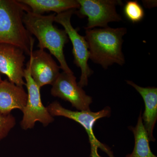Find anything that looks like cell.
Instances as JSON below:
<instances>
[{"label":"cell","instance_id":"10","mask_svg":"<svg viewBox=\"0 0 157 157\" xmlns=\"http://www.w3.org/2000/svg\"><path fill=\"white\" fill-rule=\"evenodd\" d=\"M34 43L31 46L30 54L31 76L39 87L47 84L52 85L59 75L61 69L51 55L44 50L33 51Z\"/></svg>","mask_w":157,"mask_h":157},{"label":"cell","instance_id":"1","mask_svg":"<svg viewBox=\"0 0 157 157\" xmlns=\"http://www.w3.org/2000/svg\"><path fill=\"white\" fill-rule=\"evenodd\" d=\"M55 15L56 14L43 15L29 10L25 13L23 21L29 33L38 39L39 49H48L58 61L63 72L73 74L64 54V47L69 42V39L65 30L60 29L53 25Z\"/></svg>","mask_w":157,"mask_h":157},{"label":"cell","instance_id":"7","mask_svg":"<svg viewBox=\"0 0 157 157\" xmlns=\"http://www.w3.org/2000/svg\"><path fill=\"white\" fill-rule=\"evenodd\" d=\"M80 7L75 11L78 17H88L85 30L108 27L109 22L122 21L116 11L117 6H121L120 0H77Z\"/></svg>","mask_w":157,"mask_h":157},{"label":"cell","instance_id":"15","mask_svg":"<svg viewBox=\"0 0 157 157\" xmlns=\"http://www.w3.org/2000/svg\"><path fill=\"white\" fill-rule=\"evenodd\" d=\"M124 13L127 19L133 23L140 22L144 16L143 8L136 1L127 2L124 7Z\"/></svg>","mask_w":157,"mask_h":157},{"label":"cell","instance_id":"17","mask_svg":"<svg viewBox=\"0 0 157 157\" xmlns=\"http://www.w3.org/2000/svg\"><path fill=\"white\" fill-rule=\"evenodd\" d=\"M144 5V6H146L147 8H151V7H155V2L154 1V2H152V1H143Z\"/></svg>","mask_w":157,"mask_h":157},{"label":"cell","instance_id":"6","mask_svg":"<svg viewBox=\"0 0 157 157\" xmlns=\"http://www.w3.org/2000/svg\"><path fill=\"white\" fill-rule=\"evenodd\" d=\"M24 78L27 88L28 100L22 111L23 117L21 123V128L25 130L33 128L37 121L41 123L44 126H47L54 119L48 112L47 107L42 104L40 88L31 76L30 60L27 63L26 69H24Z\"/></svg>","mask_w":157,"mask_h":157},{"label":"cell","instance_id":"14","mask_svg":"<svg viewBox=\"0 0 157 157\" xmlns=\"http://www.w3.org/2000/svg\"><path fill=\"white\" fill-rule=\"evenodd\" d=\"M129 128L134 134L135 144L132 153L127 155L126 157H157L150 147L148 135L144 126L141 112L136 127H130Z\"/></svg>","mask_w":157,"mask_h":157},{"label":"cell","instance_id":"9","mask_svg":"<svg viewBox=\"0 0 157 157\" xmlns=\"http://www.w3.org/2000/svg\"><path fill=\"white\" fill-rule=\"evenodd\" d=\"M25 52L18 46L0 43V73L17 86L25 85L24 78Z\"/></svg>","mask_w":157,"mask_h":157},{"label":"cell","instance_id":"8","mask_svg":"<svg viewBox=\"0 0 157 157\" xmlns=\"http://www.w3.org/2000/svg\"><path fill=\"white\" fill-rule=\"evenodd\" d=\"M76 79L73 74L64 72L60 73L52 84L51 94L53 97L69 101L72 107L79 111L90 110L92 98L86 94L82 88L78 85Z\"/></svg>","mask_w":157,"mask_h":157},{"label":"cell","instance_id":"12","mask_svg":"<svg viewBox=\"0 0 157 157\" xmlns=\"http://www.w3.org/2000/svg\"><path fill=\"white\" fill-rule=\"evenodd\" d=\"M127 83L135 88L143 98L145 110L142 117L144 126L148 135L149 141L155 139L153 132L157 119V88L154 87H142L132 81L127 80Z\"/></svg>","mask_w":157,"mask_h":157},{"label":"cell","instance_id":"2","mask_svg":"<svg viewBox=\"0 0 157 157\" xmlns=\"http://www.w3.org/2000/svg\"><path fill=\"white\" fill-rule=\"evenodd\" d=\"M125 28L86 30V40L88 45L90 59L101 65L104 69L114 63L124 64V56L122 51L123 37L126 34Z\"/></svg>","mask_w":157,"mask_h":157},{"label":"cell","instance_id":"4","mask_svg":"<svg viewBox=\"0 0 157 157\" xmlns=\"http://www.w3.org/2000/svg\"><path fill=\"white\" fill-rule=\"evenodd\" d=\"M48 112L52 116H63L77 122L80 124L88 135L91 146V157H102L99 155L98 149H101L109 157H114L113 153L109 147L101 143L96 138L93 131L94 125L97 120L101 118L109 117L110 115V108L107 107L97 112L90 110L73 111L66 109L58 101H55L47 107Z\"/></svg>","mask_w":157,"mask_h":157},{"label":"cell","instance_id":"3","mask_svg":"<svg viewBox=\"0 0 157 157\" xmlns=\"http://www.w3.org/2000/svg\"><path fill=\"white\" fill-rule=\"evenodd\" d=\"M29 10L18 0H0V43L16 45L30 56L35 39L23 21L25 13Z\"/></svg>","mask_w":157,"mask_h":157},{"label":"cell","instance_id":"11","mask_svg":"<svg viewBox=\"0 0 157 157\" xmlns=\"http://www.w3.org/2000/svg\"><path fill=\"white\" fill-rule=\"evenodd\" d=\"M28 94L23 87L17 86L9 80L0 82V113L9 114L13 109L22 111L26 104Z\"/></svg>","mask_w":157,"mask_h":157},{"label":"cell","instance_id":"18","mask_svg":"<svg viewBox=\"0 0 157 157\" xmlns=\"http://www.w3.org/2000/svg\"><path fill=\"white\" fill-rule=\"evenodd\" d=\"M2 76H1V73H0V82H2Z\"/></svg>","mask_w":157,"mask_h":157},{"label":"cell","instance_id":"5","mask_svg":"<svg viewBox=\"0 0 157 157\" xmlns=\"http://www.w3.org/2000/svg\"><path fill=\"white\" fill-rule=\"evenodd\" d=\"M76 9H71L55 15L54 21L61 25L67 33L73 45L74 63L81 69V75L78 84L82 88L87 86L88 78L93 73L88 64L90 59L88 45L85 37L79 35L77 29H74L71 22L72 15Z\"/></svg>","mask_w":157,"mask_h":157},{"label":"cell","instance_id":"13","mask_svg":"<svg viewBox=\"0 0 157 157\" xmlns=\"http://www.w3.org/2000/svg\"><path fill=\"white\" fill-rule=\"evenodd\" d=\"M28 6L31 11L36 14H42L45 12L53 11L57 14L80 7L75 0H18Z\"/></svg>","mask_w":157,"mask_h":157},{"label":"cell","instance_id":"16","mask_svg":"<svg viewBox=\"0 0 157 157\" xmlns=\"http://www.w3.org/2000/svg\"><path fill=\"white\" fill-rule=\"evenodd\" d=\"M15 124V117L11 113L4 114L0 113V141L8 135Z\"/></svg>","mask_w":157,"mask_h":157}]
</instances>
